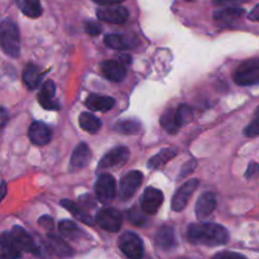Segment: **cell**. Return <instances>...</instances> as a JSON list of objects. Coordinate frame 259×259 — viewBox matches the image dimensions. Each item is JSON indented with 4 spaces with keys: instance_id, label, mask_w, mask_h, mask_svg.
<instances>
[{
    "instance_id": "21",
    "label": "cell",
    "mask_w": 259,
    "mask_h": 259,
    "mask_svg": "<svg viewBox=\"0 0 259 259\" xmlns=\"http://www.w3.org/2000/svg\"><path fill=\"white\" fill-rule=\"evenodd\" d=\"M91 159L90 147L86 143H80L73 151L72 157H71V167L73 169H81L88 166Z\"/></svg>"
},
{
    "instance_id": "25",
    "label": "cell",
    "mask_w": 259,
    "mask_h": 259,
    "mask_svg": "<svg viewBox=\"0 0 259 259\" xmlns=\"http://www.w3.org/2000/svg\"><path fill=\"white\" fill-rule=\"evenodd\" d=\"M17 5L23 14L29 18H38L42 14L39 0H17Z\"/></svg>"
},
{
    "instance_id": "6",
    "label": "cell",
    "mask_w": 259,
    "mask_h": 259,
    "mask_svg": "<svg viewBox=\"0 0 259 259\" xmlns=\"http://www.w3.org/2000/svg\"><path fill=\"white\" fill-rule=\"evenodd\" d=\"M96 197L101 204H108L113 201L116 195V182L111 175L103 174L99 176L95 184Z\"/></svg>"
},
{
    "instance_id": "35",
    "label": "cell",
    "mask_w": 259,
    "mask_h": 259,
    "mask_svg": "<svg viewBox=\"0 0 259 259\" xmlns=\"http://www.w3.org/2000/svg\"><path fill=\"white\" fill-rule=\"evenodd\" d=\"M196 166H197V163H196V161H194V159H192V161L186 162V163L184 164V167L181 168V174H180L179 179H185L186 176H189L190 174H192V172H194V169L196 168Z\"/></svg>"
},
{
    "instance_id": "44",
    "label": "cell",
    "mask_w": 259,
    "mask_h": 259,
    "mask_svg": "<svg viewBox=\"0 0 259 259\" xmlns=\"http://www.w3.org/2000/svg\"><path fill=\"white\" fill-rule=\"evenodd\" d=\"M5 195H7V184L2 182V185H0V201L4 199Z\"/></svg>"
},
{
    "instance_id": "38",
    "label": "cell",
    "mask_w": 259,
    "mask_h": 259,
    "mask_svg": "<svg viewBox=\"0 0 259 259\" xmlns=\"http://www.w3.org/2000/svg\"><path fill=\"white\" fill-rule=\"evenodd\" d=\"M38 223H39L40 227L45 228L47 232H51V230L53 229V227H55V224H53V219L51 217H42Z\"/></svg>"
},
{
    "instance_id": "27",
    "label": "cell",
    "mask_w": 259,
    "mask_h": 259,
    "mask_svg": "<svg viewBox=\"0 0 259 259\" xmlns=\"http://www.w3.org/2000/svg\"><path fill=\"white\" fill-rule=\"evenodd\" d=\"M161 125L167 133L176 134L180 131V126L176 120V113L174 109H167L161 116Z\"/></svg>"
},
{
    "instance_id": "46",
    "label": "cell",
    "mask_w": 259,
    "mask_h": 259,
    "mask_svg": "<svg viewBox=\"0 0 259 259\" xmlns=\"http://www.w3.org/2000/svg\"><path fill=\"white\" fill-rule=\"evenodd\" d=\"M179 259H187V258H179Z\"/></svg>"
},
{
    "instance_id": "40",
    "label": "cell",
    "mask_w": 259,
    "mask_h": 259,
    "mask_svg": "<svg viewBox=\"0 0 259 259\" xmlns=\"http://www.w3.org/2000/svg\"><path fill=\"white\" fill-rule=\"evenodd\" d=\"M8 119H9V114H8V110L7 109L2 108L0 106V129L3 128V126L5 125V124L8 123Z\"/></svg>"
},
{
    "instance_id": "13",
    "label": "cell",
    "mask_w": 259,
    "mask_h": 259,
    "mask_svg": "<svg viewBox=\"0 0 259 259\" xmlns=\"http://www.w3.org/2000/svg\"><path fill=\"white\" fill-rule=\"evenodd\" d=\"M218 204L217 195L212 192H205L199 197L196 202V218L199 220H205L212 214Z\"/></svg>"
},
{
    "instance_id": "43",
    "label": "cell",
    "mask_w": 259,
    "mask_h": 259,
    "mask_svg": "<svg viewBox=\"0 0 259 259\" xmlns=\"http://www.w3.org/2000/svg\"><path fill=\"white\" fill-rule=\"evenodd\" d=\"M258 12H259V5H255L254 9H253L252 12H250V14H249V19L254 20V22H258V19H259Z\"/></svg>"
},
{
    "instance_id": "29",
    "label": "cell",
    "mask_w": 259,
    "mask_h": 259,
    "mask_svg": "<svg viewBox=\"0 0 259 259\" xmlns=\"http://www.w3.org/2000/svg\"><path fill=\"white\" fill-rule=\"evenodd\" d=\"M58 229H60L61 234L67 238V239L76 240L83 234L82 230L77 227V224H75L71 220H62V222H60Z\"/></svg>"
},
{
    "instance_id": "2",
    "label": "cell",
    "mask_w": 259,
    "mask_h": 259,
    "mask_svg": "<svg viewBox=\"0 0 259 259\" xmlns=\"http://www.w3.org/2000/svg\"><path fill=\"white\" fill-rule=\"evenodd\" d=\"M0 48L10 57H19V29L13 20L4 19L0 22Z\"/></svg>"
},
{
    "instance_id": "28",
    "label": "cell",
    "mask_w": 259,
    "mask_h": 259,
    "mask_svg": "<svg viewBox=\"0 0 259 259\" xmlns=\"http://www.w3.org/2000/svg\"><path fill=\"white\" fill-rule=\"evenodd\" d=\"M61 205H62L65 209H67L73 217L77 218L80 222L85 223V224H89V225H93V220H91L90 215H89L85 210L81 209L80 206H77V204L72 202L71 200H62V201H61Z\"/></svg>"
},
{
    "instance_id": "22",
    "label": "cell",
    "mask_w": 259,
    "mask_h": 259,
    "mask_svg": "<svg viewBox=\"0 0 259 259\" xmlns=\"http://www.w3.org/2000/svg\"><path fill=\"white\" fill-rule=\"evenodd\" d=\"M45 73L40 71V68L38 66L29 63V65L25 66L24 71H23V81H24L25 86H27L29 90H34L38 88V85L42 81V77Z\"/></svg>"
},
{
    "instance_id": "19",
    "label": "cell",
    "mask_w": 259,
    "mask_h": 259,
    "mask_svg": "<svg viewBox=\"0 0 259 259\" xmlns=\"http://www.w3.org/2000/svg\"><path fill=\"white\" fill-rule=\"evenodd\" d=\"M177 240L175 235V230L172 227L164 225L159 228L156 234V245L162 250H171L176 247Z\"/></svg>"
},
{
    "instance_id": "8",
    "label": "cell",
    "mask_w": 259,
    "mask_h": 259,
    "mask_svg": "<svg viewBox=\"0 0 259 259\" xmlns=\"http://www.w3.org/2000/svg\"><path fill=\"white\" fill-rule=\"evenodd\" d=\"M199 185L200 181L197 179H192L185 182V184L177 190L176 194L174 195V199H172V210L177 212L182 211V210L186 207L187 202L191 199L194 192L196 191V189L199 187Z\"/></svg>"
},
{
    "instance_id": "39",
    "label": "cell",
    "mask_w": 259,
    "mask_h": 259,
    "mask_svg": "<svg viewBox=\"0 0 259 259\" xmlns=\"http://www.w3.org/2000/svg\"><path fill=\"white\" fill-rule=\"evenodd\" d=\"M258 172V163H255V162H252V163H249V166H248V169H247V174H245V177H249V179H252V177H254L255 175H257Z\"/></svg>"
},
{
    "instance_id": "18",
    "label": "cell",
    "mask_w": 259,
    "mask_h": 259,
    "mask_svg": "<svg viewBox=\"0 0 259 259\" xmlns=\"http://www.w3.org/2000/svg\"><path fill=\"white\" fill-rule=\"evenodd\" d=\"M104 42L109 48L113 50H131L134 48L138 43L137 38L131 37L126 34H108L104 38Z\"/></svg>"
},
{
    "instance_id": "37",
    "label": "cell",
    "mask_w": 259,
    "mask_h": 259,
    "mask_svg": "<svg viewBox=\"0 0 259 259\" xmlns=\"http://www.w3.org/2000/svg\"><path fill=\"white\" fill-rule=\"evenodd\" d=\"M85 30L90 35H99L101 32V27L95 22H88L85 24Z\"/></svg>"
},
{
    "instance_id": "33",
    "label": "cell",
    "mask_w": 259,
    "mask_h": 259,
    "mask_svg": "<svg viewBox=\"0 0 259 259\" xmlns=\"http://www.w3.org/2000/svg\"><path fill=\"white\" fill-rule=\"evenodd\" d=\"M126 218H128V220L132 224L138 225V227H142V225L146 224V217L143 215V212L137 211L136 209H132L129 211H126Z\"/></svg>"
},
{
    "instance_id": "7",
    "label": "cell",
    "mask_w": 259,
    "mask_h": 259,
    "mask_svg": "<svg viewBox=\"0 0 259 259\" xmlns=\"http://www.w3.org/2000/svg\"><path fill=\"white\" fill-rule=\"evenodd\" d=\"M143 182V174L141 171H131L126 174L119 184V197L123 201L132 199L136 195L137 190Z\"/></svg>"
},
{
    "instance_id": "10",
    "label": "cell",
    "mask_w": 259,
    "mask_h": 259,
    "mask_svg": "<svg viewBox=\"0 0 259 259\" xmlns=\"http://www.w3.org/2000/svg\"><path fill=\"white\" fill-rule=\"evenodd\" d=\"M96 15L100 20L113 23V24H123L129 17V12L120 5H111V7H103L96 10Z\"/></svg>"
},
{
    "instance_id": "30",
    "label": "cell",
    "mask_w": 259,
    "mask_h": 259,
    "mask_svg": "<svg viewBox=\"0 0 259 259\" xmlns=\"http://www.w3.org/2000/svg\"><path fill=\"white\" fill-rule=\"evenodd\" d=\"M245 14V10L242 8H227V9L219 10L215 13L214 18L219 22H232V20L239 19Z\"/></svg>"
},
{
    "instance_id": "11",
    "label": "cell",
    "mask_w": 259,
    "mask_h": 259,
    "mask_svg": "<svg viewBox=\"0 0 259 259\" xmlns=\"http://www.w3.org/2000/svg\"><path fill=\"white\" fill-rule=\"evenodd\" d=\"M129 154L131 153H129V149L126 147H115L101 158L100 163H99V168L105 169L123 166L128 161Z\"/></svg>"
},
{
    "instance_id": "41",
    "label": "cell",
    "mask_w": 259,
    "mask_h": 259,
    "mask_svg": "<svg viewBox=\"0 0 259 259\" xmlns=\"http://www.w3.org/2000/svg\"><path fill=\"white\" fill-rule=\"evenodd\" d=\"M94 2L99 5H103V7H111V5L120 4L124 0H94Z\"/></svg>"
},
{
    "instance_id": "15",
    "label": "cell",
    "mask_w": 259,
    "mask_h": 259,
    "mask_svg": "<svg viewBox=\"0 0 259 259\" xmlns=\"http://www.w3.org/2000/svg\"><path fill=\"white\" fill-rule=\"evenodd\" d=\"M0 253L3 259H19L22 257V250L17 245L10 232L0 234Z\"/></svg>"
},
{
    "instance_id": "9",
    "label": "cell",
    "mask_w": 259,
    "mask_h": 259,
    "mask_svg": "<svg viewBox=\"0 0 259 259\" xmlns=\"http://www.w3.org/2000/svg\"><path fill=\"white\" fill-rule=\"evenodd\" d=\"M163 204V194L161 190L148 187L144 191L141 200V209L143 214L154 215Z\"/></svg>"
},
{
    "instance_id": "26",
    "label": "cell",
    "mask_w": 259,
    "mask_h": 259,
    "mask_svg": "<svg viewBox=\"0 0 259 259\" xmlns=\"http://www.w3.org/2000/svg\"><path fill=\"white\" fill-rule=\"evenodd\" d=\"M48 239H50L51 248H52V250L57 255H60V257H71V255L73 254V250L71 249L70 245H68L62 238L57 237V235L50 234L48 235Z\"/></svg>"
},
{
    "instance_id": "17",
    "label": "cell",
    "mask_w": 259,
    "mask_h": 259,
    "mask_svg": "<svg viewBox=\"0 0 259 259\" xmlns=\"http://www.w3.org/2000/svg\"><path fill=\"white\" fill-rule=\"evenodd\" d=\"M55 95H56L55 82L48 80L43 83L42 89H40V93L39 95H38V101H39L40 105H42L45 109H47V110H58V109H60V105L53 101Z\"/></svg>"
},
{
    "instance_id": "5",
    "label": "cell",
    "mask_w": 259,
    "mask_h": 259,
    "mask_svg": "<svg viewBox=\"0 0 259 259\" xmlns=\"http://www.w3.org/2000/svg\"><path fill=\"white\" fill-rule=\"evenodd\" d=\"M119 248L129 259H141L143 257V242L136 233H124L119 239Z\"/></svg>"
},
{
    "instance_id": "23",
    "label": "cell",
    "mask_w": 259,
    "mask_h": 259,
    "mask_svg": "<svg viewBox=\"0 0 259 259\" xmlns=\"http://www.w3.org/2000/svg\"><path fill=\"white\" fill-rule=\"evenodd\" d=\"M177 156V149L176 148H164L159 152L158 154H156L154 157H152L148 161V167L151 169H158L162 168L166 163H168L172 158Z\"/></svg>"
},
{
    "instance_id": "16",
    "label": "cell",
    "mask_w": 259,
    "mask_h": 259,
    "mask_svg": "<svg viewBox=\"0 0 259 259\" xmlns=\"http://www.w3.org/2000/svg\"><path fill=\"white\" fill-rule=\"evenodd\" d=\"M101 72L113 82H120L126 76L125 66L121 65L119 61H105L101 65Z\"/></svg>"
},
{
    "instance_id": "20",
    "label": "cell",
    "mask_w": 259,
    "mask_h": 259,
    "mask_svg": "<svg viewBox=\"0 0 259 259\" xmlns=\"http://www.w3.org/2000/svg\"><path fill=\"white\" fill-rule=\"evenodd\" d=\"M85 105L88 106L90 110L101 111V113H106V111L111 110L115 105V100L110 96H103V95H90L88 96L85 101Z\"/></svg>"
},
{
    "instance_id": "34",
    "label": "cell",
    "mask_w": 259,
    "mask_h": 259,
    "mask_svg": "<svg viewBox=\"0 0 259 259\" xmlns=\"http://www.w3.org/2000/svg\"><path fill=\"white\" fill-rule=\"evenodd\" d=\"M244 134L247 137H250V138L258 136V134H259V119L258 118H255L254 120H253L252 123H250L249 125L245 128Z\"/></svg>"
},
{
    "instance_id": "1",
    "label": "cell",
    "mask_w": 259,
    "mask_h": 259,
    "mask_svg": "<svg viewBox=\"0 0 259 259\" xmlns=\"http://www.w3.org/2000/svg\"><path fill=\"white\" fill-rule=\"evenodd\" d=\"M187 238L194 244L218 247L229 242V233L219 224L199 223V224H191L187 228Z\"/></svg>"
},
{
    "instance_id": "4",
    "label": "cell",
    "mask_w": 259,
    "mask_h": 259,
    "mask_svg": "<svg viewBox=\"0 0 259 259\" xmlns=\"http://www.w3.org/2000/svg\"><path fill=\"white\" fill-rule=\"evenodd\" d=\"M96 223L101 229L109 233H116L123 225V215L114 207H105L96 215Z\"/></svg>"
},
{
    "instance_id": "12",
    "label": "cell",
    "mask_w": 259,
    "mask_h": 259,
    "mask_svg": "<svg viewBox=\"0 0 259 259\" xmlns=\"http://www.w3.org/2000/svg\"><path fill=\"white\" fill-rule=\"evenodd\" d=\"M28 137H29L30 142L35 146H46L51 142L52 131L50 129V126L46 125L42 121H34V123L30 124Z\"/></svg>"
},
{
    "instance_id": "32",
    "label": "cell",
    "mask_w": 259,
    "mask_h": 259,
    "mask_svg": "<svg viewBox=\"0 0 259 259\" xmlns=\"http://www.w3.org/2000/svg\"><path fill=\"white\" fill-rule=\"evenodd\" d=\"M175 113H176V120L180 128H182V126H185L186 124H189L190 121L194 119V113H192L191 108H190L189 105H185V104L180 105L179 108L175 110Z\"/></svg>"
},
{
    "instance_id": "31",
    "label": "cell",
    "mask_w": 259,
    "mask_h": 259,
    "mask_svg": "<svg viewBox=\"0 0 259 259\" xmlns=\"http://www.w3.org/2000/svg\"><path fill=\"white\" fill-rule=\"evenodd\" d=\"M115 131L121 134H137L141 131V123L136 119H125L115 124Z\"/></svg>"
},
{
    "instance_id": "42",
    "label": "cell",
    "mask_w": 259,
    "mask_h": 259,
    "mask_svg": "<svg viewBox=\"0 0 259 259\" xmlns=\"http://www.w3.org/2000/svg\"><path fill=\"white\" fill-rule=\"evenodd\" d=\"M215 4L218 5H225V4H240V3H245L248 0H214Z\"/></svg>"
},
{
    "instance_id": "24",
    "label": "cell",
    "mask_w": 259,
    "mask_h": 259,
    "mask_svg": "<svg viewBox=\"0 0 259 259\" xmlns=\"http://www.w3.org/2000/svg\"><path fill=\"white\" fill-rule=\"evenodd\" d=\"M78 124L81 128L89 133H98L101 128V120L91 113H82L78 118Z\"/></svg>"
},
{
    "instance_id": "14",
    "label": "cell",
    "mask_w": 259,
    "mask_h": 259,
    "mask_svg": "<svg viewBox=\"0 0 259 259\" xmlns=\"http://www.w3.org/2000/svg\"><path fill=\"white\" fill-rule=\"evenodd\" d=\"M10 234L13 235L15 243H17V245L19 247V249L22 250V253L27 252L33 253V254H38V248L37 245H35L34 240H33V238L30 237L22 227H17V225L13 227Z\"/></svg>"
},
{
    "instance_id": "3",
    "label": "cell",
    "mask_w": 259,
    "mask_h": 259,
    "mask_svg": "<svg viewBox=\"0 0 259 259\" xmlns=\"http://www.w3.org/2000/svg\"><path fill=\"white\" fill-rule=\"evenodd\" d=\"M234 81L240 86H249L257 83L259 81L258 58H252V60L240 63L234 72Z\"/></svg>"
},
{
    "instance_id": "36",
    "label": "cell",
    "mask_w": 259,
    "mask_h": 259,
    "mask_svg": "<svg viewBox=\"0 0 259 259\" xmlns=\"http://www.w3.org/2000/svg\"><path fill=\"white\" fill-rule=\"evenodd\" d=\"M211 259H247V258H245L244 255L239 254V253L228 252V250H225V252H220L218 253V254H215Z\"/></svg>"
},
{
    "instance_id": "45",
    "label": "cell",
    "mask_w": 259,
    "mask_h": 259,
    "mask_svg": "<svg viewBox=\"0 0 259 259\" xmlns=\"http://www.w3.org/2000/svg\"><path fill=\"white\" fill-rule=\"evenodd\" d=\"M119 62H120L121 65H128V63L132 62V57L131 56H120V57H119Z\"/></svg>"
}]
</instances>
